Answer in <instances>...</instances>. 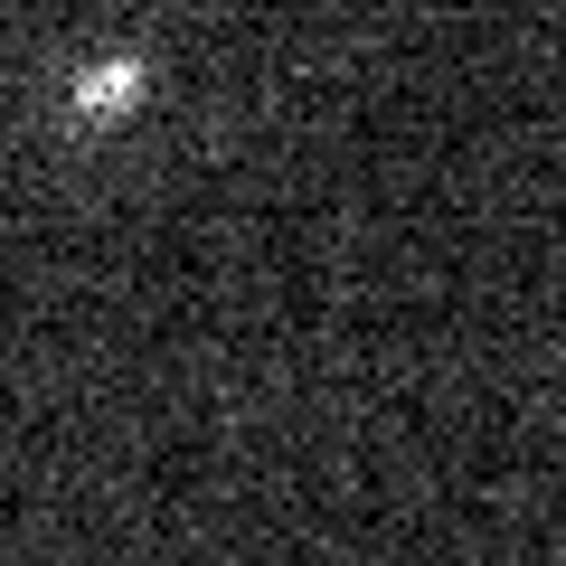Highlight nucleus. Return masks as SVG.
Here are the masks:
<instances>
[{
  "mask_svg": "<svg viewBox=\"0 0 566 566\" xmlns=\"http://www.w3.org/2000/svg\"><path fill=\"white\" fill-rule=\"evenodd\" d=\"M142 95H151V66H142V57H95L76 76V114L85 123H123Z\"/></svg>",
  "mask_w": 566,
  "mask_h": 566,
  "instance_id": "1",
  "label": "nucleus"
}]
</instances>
